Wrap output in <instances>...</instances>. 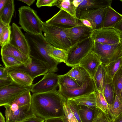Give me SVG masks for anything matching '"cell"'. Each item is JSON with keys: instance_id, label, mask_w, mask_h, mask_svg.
I'll return each instance as SVG.
<instances>
[{"instance_id": "f907efd6", "label": "cell", "mask_w": 122, "mask_h": 122, "mask_svg": "<svg viewBox=\"0 0 122 122\" xmlns=\"http://www.w3.org/2000/svg\"><path fill=\"white\" fill-rule=\"evenodd\" d=\"M8 0H0V12L5 5Z\"/></svg>"}, {"instance_id": "f1b7e54d", "label": "cell", "mask_w": 122, "mask_h": 122, "mask_svg": "<svg viewBox=\"0 0 122 122\" xmlns=\"http://www.w3.org/2000/svg\"><path fill=\"white\" fill-rule=\"evenodd\" d=\"M78 106L81 122H92L94 116L95 108L92 109L83 105H78Z\"/></svg>"}, {"instance_id": "7dc6e473", "label": "cell", "mask_w": 122, "mask_h": 122, "mask_svg": "<svg viewBox=\"0 0 122 122\" xmlns=\"http://www.w3.org/2000/svg\"><path fill=\"white\" fill-rule=\"evenodd\" d=\"M9 25H7L0 21V35L2 34L5 29Z\"/></svg>"}, {"instance_id": "603a6c76", "label": "cell", "mask_w": 122, "mask_h": 122, "mask_svg": "<svg viewBox=\"0 0 122 122\" xmlns=\"http://www.w3.org/2000/svg\"><path fill=\"white\" fill-rule=\"evenodd\" d=\"M107 73L105 65L102 63L98 67L93 78L96 86V91L104 95V89Z\"/></svg>"}, {"instance_id": "ac0fdd59", "label": "cell", "mask_w": 122, "mask_h": 122, "mask_svg": "<svg viewBox=\"0 0 122 122\" xmlns=\"http://www.w3.org/2000/svg\"><path fill=\"white\" fill-rule=\"evenodd\" d=\"M93 30L92 28L85 25L81 22L78 25L68 29V34L72 45L79 40L90 37Z\"/></svg>"}, {"instance_id": "d6986e66", "label": "cell", "mask_w": 122, "mask_h": 122, "mask_svg": "<svg viewBox=\"0 0 122 122\" xmlns=\"http://www.w3.org/2000/svg\"><path fill=\"white\" fill-rule=\"evenodd\" d=\"M1 56H7L16 59L23 63L25 66L30 64L31 61V58L30 56L24 54L10 43L1 47Z\"/></svg>"}, {"instance_id": "2e32d148", "label": "cell", "mask_w": 122, "mask_h": 122, "mask_svg": "<svg viewBox=\"0 0 122 122\" xmlns=\"http://www.w3.org/2000/svg\"><path fill=\"white\" fill-rule=\"evenodd\" d=\"M102 63L99 57L92 50L78 65L84 68L93 78L98 67Z\"/></svg>"}, {"instance_id": "4316f807", "label": "cell", "mask_w": 122, "mask_h": 122, "mask_svg": "<svg viewBox=\"0 0 122 122\" xmlns=\"http://www.w3.org/2000/svg\"><path fill=\"white\" fill-rule=\"evenodd\" d=\"M104 95L108 104H113L116 94L112 79L107 74L104 87Z\"/></svg>"}, {"instance_id": "836d02e7", "label": "cell", "mask_w": 122, "mask_h": 122, "mask_svg": "<svg viewBox=\"0 0 122 122\" xmlns=\"http://www.w3.org/2000/svg\"><path fill=\"white\" fill-rule=\"evenodd\" d=\"M116 95L120 99L122 90V66L112 79Z\"/></svg>"}, {"instance_id": "f546056e", "label": "cell", "mask_w": 122, "mask_h": 122, "mask_svg": "<svg viewBox=\"0 0 122 122\" xmlns=\"http://www.w3.org/2000/svg\"><path fill=\"white\" fill-rule=\"evenodd\" d=\"M59 86L68 89H73L80 86L71 77L64 74L59 75Z\"/></svg>"}, {"instance_id": "9c48e42d", "label": "cell", "mask_w": 122, "mask_h": 122, "mask_svg": "<svg viewBox=\"0 0 122 122\" xmlns=\"http://www.w3.org/2000/svg\"><path fill=\"white\" fill-rule=\"evenodd\" d=\"M31 86H25L14 82L0 88V106L9 105L25 92L30 91Z\"/></svg>"}, {"instance_id": "44dd1931", "label": "cell", "mask_w": 122, "mask_h": 122, "mask_svg": "<svg viewBox=\"0 0 122 122\" xmlns=\"http://www.w3.org/2000/svg\"><path fill=\"white\" fill-rule=\"evenodd\" d=\"M9 75L13 81L22 86H31L33 80L28 74L19 70H9Z\"/></svg>"}, {"instance_id": "3957f363", "label": "cell", "mask_w": 122, "mask_h": 122, "mask_svg": "<svg viewBox=\"0 0 122 122\" xmlns=\"http://www.w3.org/2000/svg\"><path fill=\"white\" fill-rule=\"evenodd\" d=\"M19 24L26 33L36 35L42 34L43 22L36 12L28 6L19 8Z\"/></svg>"}, {"instance_id": "db71d44e", "label": "cell", "mask_w": 122, "mask_h": 122, "mask_svg": "<svg viewBox=\"0 0 122 122\" xmlns=\"http://www.w3.org/2000/svg\"><path fill=\"white\" fill-rule=\"evenodd\" d=\"M0 122H5V118L1 112H0Z\"/></svg>"}, {"instance_id": "4dcf8cb0", "label": "cell", "mask_w": 122, "mask_h": 122, "mask_svg": "<svg viewBox=\"0 0 122 122\" xmlns=\"http://www.w3.org/2000/svg\"><path fill=\"white\" fill-rule=\"evenodd\" d=\"M55 6L72 16L77 17L76 9L73 4V0H57Z\"/></svg>"}, {"instance_id": "7bdbcfd3", "label": "cell", "mask_w": 122, "mask_h": 122, "mask_svg": "<svg viewBox=\"0 0 122 122\" xmlns=\"http://www.w3.org/2000/svg\"><path fill=\"white\" fill-rule=\"evenodd\" d=\"M9 70L5 67H0V79L6 78L9 76Z\"/></svg>"}, {"instance_id": "ba28073f", "label": "cell", "mask_w": 122, "mask_h": 122, "mask_svg": "<svg viewBox=\"0 0 122 122\" xmlns=\"http://www.w3.org/2000/svg\"><path fill=\"white\" fill-rule=\"evenodd\" d=\"M91 37L94 41L103 44H116L122 41V33L113 27L93 30Z\"/></svg>"}, {"instance_id": "7a4b0ae2", "label": "cell", "mask_w": 122, "mask_h": 122, "mask_svg": "<svg viewBox=\"0 0 122 122\" xmlns=\"http://www.w3.org/2000/svg\"><path fill=\"white\" fill-rule=\"evenodd\" d=\"M25 35L30 50V56L42 63L47 69L48 72L55 73L58 70V64L48 55L46 46L49 44L42 34L36 35L26 33Z\"/></svg>"}, {"instance_id": "484cf974", "label": "cell", "mask_w": 122, "mask_h": 122, "mask_svg": "<svg viewBox=\"0 0 122 122\" xmlns=\"http://www.w3.org/2000/svg\"><path fill=\"white\" fill-rule=\"evenodd\" d=\"M15 11L14 0H8L0 12V21L7 25H10Z\"/></svg>"}, {"instance_id": "5b68a950", "label": "cell", "mask_w": 122, "mask_h": 122, "mask_svg": "<svg viewBox=\"0 0 122 122\" xmlns=\"http://www.w3.org/2000/svg\"><path fill=\"white\" fill-rule=\"evenodd\" d=\"M94 41L90 37L76 42L67 51L66 65L72 67L79 64L92 50Z\"/></svg>"}, {"instance_id": "b9f144b4", "label": "cell", "mask_w": 122, "mask_h": 122, "mask_svg": "<svg viewBox=\"0 0 122 122\" xmlns=\"http://www.w3.org/2000/svg\"><path fill=\"white\" fill-rule=\"evenodd\" d=\"M13 82L10 76L9 77L6 78L0 79V88L9 85Z\"/></svg>"}, {"instance_id": "52a82bcc", "label": "cell", "mask_w": 122, "mask_h": 122, "mask_svg": "<svg viewBox=\"0 0 122 122\" xmlns=\"http://www.w3.org/2000/svg\"><path fill=\"white\" fill-rule=\"evenodd\" d=\"M6 122H21L36 116L33 111L31 103L21 107L13 103L4 106Z\"/></svg>"}, {"instance_id": "4fadbf2b", "label": "cell", "mask_w": 122, "mask_h": 122, "mask_svg": "<svg viewBox=\"0 0 122 122\" xmlns=\"http://www.w3.org/2000/svg\"><path fill=\"white\" fill-rule=\"evenodd\" d=\"M106 8L96 10H83L80 13L79 19H86L91 23L93 30L103 28Z\"/></svg>"}, {"instance_id": "8992f818", "label": "cell", "mask_w": 122, "mask_h": 122, "mask_svg": "<svg viewBox=\"0 0 122 122\" xmlns=\"http://www.w3.org/2000/svg\"><path fill=\"white\" fill-rule=\"evenodd\" d=\"M92 50L99 57L105 66L122 56V41L116 44H102L94 41Z\"/></svg>"}, {"instance_id": "74e56055", "label": "cell", "mask_w": 122, "mask_h": 122, "mask_svg": "<svg viewBox=\"0 0 122 122\" xmlns=\"http://www.w3.org/2000/svg\"><path fill=\"white\" fill-rule=\"evenodd\" d=\"M11 32V26L9 25L6 27L0 35V45L1 47L9 43Z\"/></svg>"}, {"instance_id": "1f68e13d", "label": "cell", "mask_w": 122, "mask_h": 122, "mask_svg": "<svg viewBox=\"0 0 122 122\" xmlns=\"http://www.w3.org/2000/svg\"><path fill=\"white\" fill-rule=\"evenodd\" d=\"M122 66V56L105 66L107 74L112 79L116 73Z\"/></svg>"}, {"instance_id": "5bb4252c", "label": "cell", "mask_w": 122, "mask_h": 122, "mask_svg": "<svg viewBox=\"0 0 122 122\" xmlns=\"http://www.w3.org/2000/svg\"><path fill=\"white\" fill-rule=\"evenodd\" d=\"M59 87V92L67 100L96 91L95 84L92 78L87 81L81 86L73 89Z\"/></svg>"}, {"instance_id": "f35d334b", "label": "cell", "mask_w": 122, "mask_h": 122, "mask_svg": "<svg viewBox=\"0 0 122 122\" xmlns=\"http://www.w3.org/2000/svg\"><path fill=\"white\" fill-rule=\"evenodd\" d=\"M66 102L63 104L65 117L62 120L64 122H78L67 106Z\"/></svg>"}, {"instance_id": "d4e9b609", "label": "cell", "mask_w": 122, "mask_h": 122, "mask_svg": "<svg viewBox=\"0 0 122 122\" xmlns=\"http://www.w3.org/2000/svg\"><path fill=\"white\" fill-rule=\"evenodd\" d=\"M69 99L73 100L78 105L84 106L92 109L96 107V101L95 92Z\"/></svg>"}, {"instance_id": "d590c367", "label": "cell", "mask_w": 122, "mask_h": 122, "mask_svg": "<svg viewBox=\"0 0 122 122\" xmlns=\"http://www.w3.org/2000/svg\"><path fill=\"white\" fill-rule=\"evenodd\" d=\"M96 104V107L104 112L108 114V104L104 95L101 92L95 91Z\"/></svg>"}, {"instance_id": "cb8c5ba5", "label": "cell", "mask_w": 122, "mask_h": 122, "mask_svg": "<svg viewBox=\"0 0 122 122\" xmlns=\"http://www.w3.org/2000/svg\"><path fill=\"white\" fill-rule=\"evenodd\" d=\"M103 28L113 27L122 19V15L118 13L111 6L106 8Z\"/></svg>"}, {"instance_id": "f6af8a7d", "label": "cell", "mask_w": 122, "mask_h": 122, "mask_svg": "<svg viewBox=\"0 0 122 122\" xmlns=\"http://www.w3.org/2000/svg\"><path fill=\"white\" fill-rule=\"evenodd\" d=\"M122 33V19L113 27Z\"/></svg>"}, {"instance_id": "11a10c76", "label": "cell", "mask_w": 122, "mask_h": 122, "mask_svg": "<svg viewBox=\"0 0 122 122\" xmlns=\"http://www.w3.org/2000/svg\"><path fill=\"white\" fill-rule=\"evenodd\" d=\"M119 99L120 101L122 102V91L120 97Z\"/></svg>"}, {"instance_id": "277c9868", "label": "cell", "mask_w": 122, "mask_h": 122, "mask_svg": "<svg viewBox=\"0 0 122 122\" xmlns=\"http://www.w3.org/2000/svg\"><path fill=\"white\" fill-rule=\"evenodd\" d=\"M42 31L47 41L53 46L67 51L72 44L66 29L43 22Z\"/></svg>"}, {"instance_id": "8d00e7d4", "label": "cell", "mask_w": 122, "mask_h": 122, "mask_svg": "<svg viewBox=\"0 0 122 122\" xmlns=\"http://www.w3.org/2000/svg\"><path fill=\"white\" fill-rule=\"evenodd\" d=\"M92 122H113L109 115L105 113L96 107Z\"/></svg>"}, {"instance_id": "30bf717a", "label": "cell", "mask_w": 122, "mask_h": 122, "mask_svg": "<svg viewBox=\"0 0 122 122\" xmlns=\"http://www.w3.org/2000/svg\"><path fill=\"white\" fill-rule=\"evenodd\" d=\"M59 75L48 72L37 83L32 84L30 90L33 94L44 93L56 90L59 86Z\"/></svg>"}, {"instance_id": "7c38bea8", "label": "cell", "mask_w": 122, "mask_h": 122, "mask_svg": "<svg viewBox=\"0 0 122 122\" xmlns=\"http://www.w3.org/2000/svg\"><path fill=\"white\" fill-rule=\"evenodd\" d=\"M9 43L23 53L30 56L29 46L25 35L22 32L20 27L16 24L13 23Z\"/></svg>"}, {"instance_id": "7402d4cb", "label": "cell", "mask_w": 122, "mask_h": 122, "mask_svg": "<svg viewBox=\"0 0 122 122\" xmlns=\"http://www.w3.org/2000/svg\"><path fill=\"white\" fill-rule=\"evenodd\" d=\"M46 49L49 56L58 64L66 63L67 57V50L56 47L50 44L47 45Z\"/></svg>"}, {"instance_id": "d6a6232c", "label": "cell", "mask_w": 122, "mask_h": 122, "mask_svg": "<svg viewBox=\"0 0 122 122\" xmlns=\"http://www.w3.org/2000/svg\"><path fill=\"white\" fill-rule=\"evenodd\" d=\"M1 56L2 61L5 67L8 70L14 69L23 65L25 66L23 63L13 57L4 55Z\"/></svg>"}, {"instance_id": "ffe728a7", "label": "cell", "mask_w": 122, "mask_h": 122, "mask_svg": "<svg viewBox=\"0 0 122 122\" xmlns=\"http://www.w3.org/2000/svg\"><path fill=\"white\" fill-rule=\"evenodd\" d=\"M65 74L72 77L80 86L92 78L88 72L79 65L72 67Z\"/></svg>"}, {"instance_id": "83f0119b", "label": "cell", "mask_w": 122, "mask_h": 122, "mask_svg": "<svg viewBox=\"0 0 122 122\" xmlns=\"http://www.w3.org/2000/svg\"><path fill=\"white\" fill-rule=\"evenodd\" d=\"M108 113L113 122L122 113V102L117 96L113 104H108Z\"/></svg>"}, {"instance_id": "ab89813d", "label": "cell", "mask_w": 122, "mask_h": 122, "mask_svg": "<svg viewBox=\"0 0 122 122\" xmlns=\"http://www.w3.org/2000/svg\"><path fill=\"white\" fill-rule=\"evenodd\" d=\"M66 103L78 122H81L80 117L78 105L72 100H66Z\"/></svg>"}, {"instance_id": "60d3db41", "label": "cell", "mask_w": 122, "mask_h": 122, "mask_svg": "<svg viewBox=\"0 0 122 122\" xmlns=\"http://www.w3.org/2000/svg\"><path fill=\"white\" fill-rule=\"evenodd\" d=\"M57 0H38L36 3L37 7L43 6L51 7L56 6Z\"/></svg>"}, {"instance_id": "e575fe53", "label": "cell", "mask_w": 122, "mask_h": 122, "mask_svg": "<svg viewBox=\"0 0 122 122\" xmlns=\"http://www.w3.org/2000/svg\"><path fill=\"white\" fill-rule=\"evenodd\" d=\"M30 91H27L17 97L10 105L15 103L19 107L23 106L31 103V95Z\"/></svg>"}, {"instance_id": "ee69618b", "label": "cell", "mask_w": 122, "mask_h": 122, "mask_svg": "<svg viewBox=\"0 0 122 122\" xmlns=\"http://www.w3.org/2000/svg\"><path fill=\"white\" fill-rule=\"evenodd\" d=\"M45 121L42 118L36 116L27 119L21 122H44Z\"/></svg>"}, {"instance_id": "8fae6325", "label": "cell", "mask_w": 122, "mask_h": 122, "mask_svg": "<svg viewBox=\"0 0 122 122\" xmlns=\"http://www.w3.org/2000/svg\"><path fill=\"white\" fill-rule=\"evenodd\" d=\"M81 22L78 18L72 16L60 9L45 22L51 25L67 29L76 26Z\"/></svg>"}, {"instance_id": "e0dca14e", "label": "cell", "mask_w": 122, "mask_h": 122, "mask_svg": "<svg viewBox=\"0 0 122 122\" xmlns=\"http://www.w3.org/2000/svg\"><path fill=\"white\" fill-rule=\"evenodd\" d=\"M111 0H83L76 9V16L79 18L81 12L96 10L111 6Z\"/></svg>"}, {"instance_id": "816d5d0a", "label": "cell", "mask_w": 122, "mask_h": 122, "mask_svg": "<svg viewBox=\"0 0 122 122\" xmlns=\"http://www.w3.org/2000/svg\"><path fill=\"white\" fill-rule=\"evenodd\" d=\"M83 0H73V4L76 9L82 1Z\"/></svg>"}, {"instance_id": "6da1fadb", "label": "cell", "mask_w": 122, "mask_h": 122, "mask_svg": "<svg viewBox=\"0 0 122 122\" xmlns=\"http://www.w3.org/2000/svg\"><path fill=\"white\" fill-rule=\"evenodd\" d=\"M66 99L57 89L33 94L31 105L36 116L44 119L65 117L63 104Z\"/></svg>"}, {"instance_id": "f5cc1de1", "label": "cell", "mask_w": 122, "mask_h": 122, "mask_svg": "<svg viewBox=\"0 0 122 122\" xmlns=\"http://www.w3.org/2000/svg\"><path fill=\"white\" fill-rule=\"evenodd\" d=\"M113 122H122V113L117 117Z\"/></svg>"}, {"instance_id": "bcb514c9", "label": "cell", "mask_w": 122, "mask_h": 122, "mask_svg": "<svg viewBox=\"0 0 122 122\" xmlns=\"http://www.w3.org/2000/svg\"><path fill=\"white\" fill-rule=\"evenodd\" d=\"M78 19L85 25L90 27L93 29L92 25L89 21L86 19H80L79 18Z\"/></svg>"}, {"instance_id": "c3c4849f", "label": "cell", "mask_w": 122, "mask_h": 122, "mask_svg": "<svg viewBox=\"0 0 122 122\" xmlns=\"http://www.w3.org/2000/svg\"><path fill=\"white\" fill-rule=\"evenodd\" d=\"M45 122H64L62 119L57 118L49 119L46 120Z\"/></svg>"}, {"instance_id": "681fc988", "label": "cell", "mask_w": 122, "mask_h": 122, "mask_svg": "<svg viewBox=\"0 0 122 122\" xmlns=\"http://www.w3.org/2000/svg\"><path fill=\"white\" fill-rule=\"evenodd\" d=\"M26 4L28 6H30L35 2V0H18Z\"/></svg>"}, {"instance_id": "9a60e30c", "label": "cell", "mask_w": 122, "mask_h": 122, "mask_svg": "<svg viewBox=\"0 0 122 122\" xmlns=\"http://www.w3.org/2000/svg\"><path fill=\"white\" fill-rule=\"evenodd\" d=\"M30 57L32 59L30 64L26 66L23 65L13 69L19 70L25 72L33 80L36 77L44 75L48 72L47 69L42 63L33 57Z\"/></svg>"}]
</instances>
